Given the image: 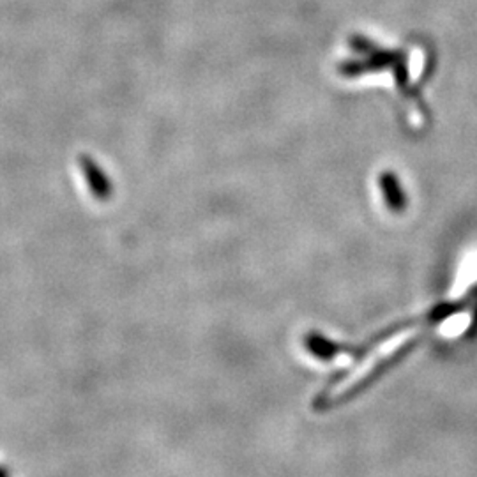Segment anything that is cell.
I'll list each match as a JSON object with an SVG mask.
<instances>
[{"label": "cell", "instance_id": "1", "mask_svg": "<svg viewBox=\"0 0 477 477\" xmlns=\"http://www.w3.org/2000/svg\"><path fill=\"white\" fill-rule=\"evenodd\" d=\"M304 347L306 350L320 359V361H332L336 356L341 354V345L332 341L329 338L319 334V332H310L304 336Z\"/></svg>", "mask_w": 477, "mask_h": 477}, {"label": "cell", "instance_id": "2", "mask_svg": "<svg viewBox=\"0 0 477 477\" xmlns=\"http://www.w3.org/2000/svg\"><path fill=\"white\" fill-rule=\"evenodd\" d=\"M0 477H9V474L4 469H0Z\"/></svg>", "mask_w": 477, "mask_h": 477}]
</instances>
